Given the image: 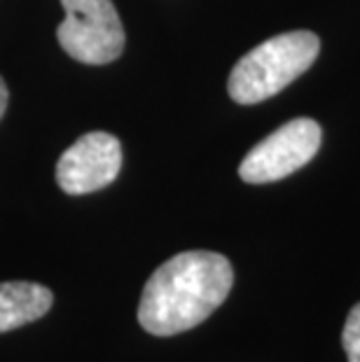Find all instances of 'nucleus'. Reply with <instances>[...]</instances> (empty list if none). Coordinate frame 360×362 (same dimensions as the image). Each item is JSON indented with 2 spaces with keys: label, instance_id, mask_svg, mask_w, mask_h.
Instances as JSON below:
<instances>
[{
  "label": "nucleus",
  "instance_id": "f257e3e1",
  "mask_svg": "<svg viewBox=\"0 0 360 362\" xmlns=\"http://www.w3.org/2000/svg\"><path fill=\"white\" fill-rule=\"evenodd\" d=\"M234 283L225 255L187 250L166 259L143 288L139 322L155 337H173L197 327L225 302Z\"/></svg>",
  "mask_w": 360,
  "mask_h": 362
},
{
  "label": "nucleus",
  "instance_id": "f03ea898",
  "mask_svg": "<svg viewBox=\"0 0 360 362\" xmlns=\"http://www.w3.org/2000/svg\"><path fill=\"white\" fill-rule=\"evenodd\" d=\"M318 52L320 42L311 30L274 35L236 61L227 82L229 96L241 105H255L272 98L309 71Z\"/></svg>",
  "mask_w": 360,
  "mask_h": 362
},
{
  "label": "nucleus",
  "instance_id": "7ed1b4c3",
  "mask_svg": "<svg viewBox=\"0 0 360 362\" xmlns=\"http://www.w3.org/2000/svg\"><path fill=\"white\" fill-rule=\"evenodd\" d=\"M66 19L57 28V40L71 59L103 66L120 59L124 49V26L112 0H61Z\"/></svg>",
  "mask_w": 360,
  "mask_h": 362
},
{
  "label": "nucleus",
  "instance_id": "20e7f679",
  "mask_svg": "<svg viewBox=\"0 0 360 362\" xmlns=\"http://www.w3.org/2000/svg\"><path fill=\"white\" fill-rule=\"evenodd\" d=\"M320 138H323V131H320L318 122L309 117L288 122L243 157L239 166L241 180L250 185H265L300 171L316 157Z\"/></svg>",
  "mask_w": 360,
  "mask_h": 362
},
{
  "label": "nucleus",
  "instance_id": "39448f33",
  "mask_svg": "<svg viewBox=\"0 0 360 362\" xmlns=\"http://www.w3.org/2000/svg\"><path fill=\"white\" fill-rule=\"evenodd\" d=\"M122 145L112 134L91 131L78 138L57 161V182L66 194L98 192L120 175Z\"/></svg>",
  "mask_w": 360,
  "mask_h": 362
},
{
  "label": "nucleus",
  "instance_id": "423d86ee",
  "mask_svg": "<svg viewBox=\"0 0 360 362\" xmlns=\"http://www.w3.org/2000/svg\"><path fill=\"white\" fill-rule=\"evenodd\" d=\"M52 302H54L52 290L40 283H0V334L42 318L52 309Z\"/></svg>",
  "mask_w": 360,
  "mask_h": 362
},
{
  "label": "nucleus",
  "instance_id": "0eeeda50",
  "mask_svg": "<svg viewBox=\"0 0 360 362\" xmlns=\"http://www.w3.org/2000/svg\"><path fill=\"white\" fill-rule=\"evenodd\" d=\"M342 346L347 351L349 362H360V302L351 309L347 325L342 332Z\"/></svg>",
  "mask_w": 360,
  "mask_h": 362
},
{
  "label": "nucleus",
  "instance_id": "6e6552de",
  "mask_svg": "<svg viewBox=\"0 0 360 362\" xmlns=\"http://www.w3.org/2000/svg\"><path fill=\"white\" fill-rule=\"evenodd\" d=\"M5 107H7V87L3 78H0V119H3V115H5Z\"/></svg>",
  "mask_w": 360,
  "mask_h": 362
}]
</instances>
